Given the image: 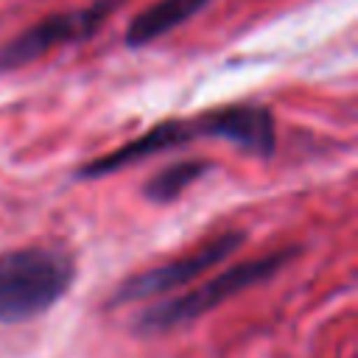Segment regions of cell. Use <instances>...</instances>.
I'll return each mask as SVG.
<instances>
[{"label": "cell", "mask_w": 358, "mask_h": 358, "mask_svg": "<svg viewBox=\"0 0 358 358\" xmlns=\"http://www.w3.org/2000/svg\"><path fill=\"white\" fill-rule=\"evenodd\" d=\"M246 241V232L241 229H229L221 232L215 238H210L204 246H199L196 252L151 266L145 271H137L131 277H126L115 294L109 296V305H129V302H143V299H154V296H165L176 288L190 285L196 277L207 274L213 266L224 263L229 255H235Z\"/></svg>", "instance_id": "277c9868"}, {"label": "cell", "mask_w": 358, "mask_h": 358, "mask_svg": "<svg viewBox=\"0 0 358 358\" xmlns=\"http://www.w3.org/2000/svg\"><path fill=\"white\" fill-rule=\"evenodd\" d=\"M196 137H218L246 154L268 157L274 151L277 129H274V115L263 103H232V106H221V109H213V112H204L196 117L162 120V123L151 126L145 134L123 143L120 148H115L92 162H84L78 168V179H98V176L123 171L131 162L171 151Z\"/></svg>", "instance_id": "6da1fadb"}, {"label": "cell", "mask_w": 358, "mask_h": 358, "mask_svg": "<svg viewBox=\"0 0 358 358\" xmlns=\"http://www.w3.org/2000/svg\"><path fill=\"white\" fill-rule=\"evenodd\" d=\"M207 171H210V162H204V159H182V162H173V165L162 168L159 173H154L143 185V196L148 201H154V204H168V201L179 199Z\"/></svg>", "instance_id": "52a82bcc"}, {"label": "cell", "mask_w": 358, "mask_h": 358, "mask_svg": "<svg viewBox=\"0 0 358 358\" xmlns=\"http://www.w3.org/2000/svg\"><path fill=\"white\" fill-rule=\"evenodd\" d=\"M120 3L123 0H95L78 11H59V14H50L45 20L34 22L31 28L20 31L14 39L0 45V73L20 70V67L42 59L53 48L92 36Z\"/></svg>", "instance_id": "5b68a950"}, {"label": "cell", "mask_w": 358, "mask_h": 358, "mask_svg": "<svg viewBox=\"0 0 358 358\" xmlns=\"http://www.w3.org/2000/svg\"><path fill=\"white\" fill-rule=\"evenodd\" d=\"M210 0H157L148 8H143L126 28V45L129 48H143L159 36H165L168 31H173L176 25L187 22L190 17H196Z\"/></svg>", "instance_id": "8992f818"}, {"label": "cell", "mask_w": 358, "mask_h": 358, "mask_svg": "<svg viewBox=\"0 0 358 358\" xmlns=\"http://www.w3.org/2000/svg\"><path fill=\"white\" fill-rule=\"evenodd\" d=\"M76 263L56 246L0 252V324H20L50 310L73 285Z\"/></svg>", "instance_id": "7a4b0ae2"}, {"label": "cell", "mask_w": 358, "mask_h": 358, "mask_svg": "<svg viewBox=\"0 0 358 358\" xmlns=\"http://www.w3.org/2000/svg\"><path fill=\"white\" fill-rule=\"evenodd\" d=\"M294 255H296V249L285 246V249L260 255L255 260L235 263V266L224 268L221 274H215V277H210V280H204V282H199V285H193L176 296L154 302L134 319V333L162 336V333H171L176 327H185V324L201 319L204 313H210L213 308H218L221 302L238 296L241 291L271 280Z\"/></svg>", "instance_id": "3957f363"}]
</instances>
